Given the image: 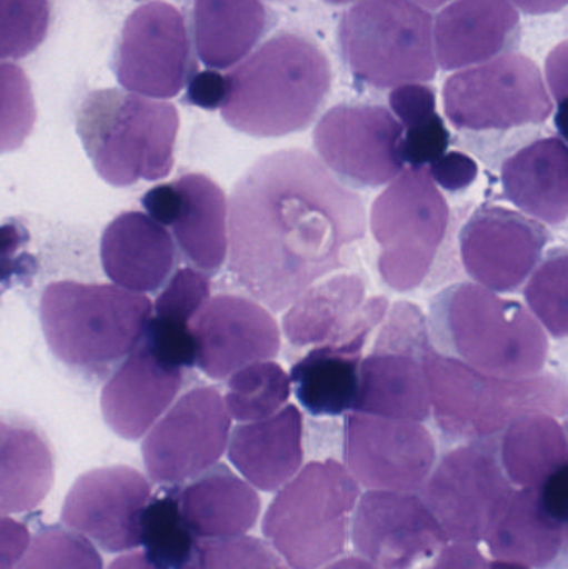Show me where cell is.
Returning <instances> with one entry per match:
<instances>
[{
	"label": "cell",
	"mask_w": 568,
	"mask_h": 569,
	"mask_svg": "<svg viewBox=\"0 0 568 569\" xmlns=\"http://www.w3.org/2000/svg\"><path fill=\"white\" fill-rule=\"evenodd\" d=\"M142 206L150 219L156 220L162 227L172 226L177 209H179V192H177L176 183H162V186L153 187L143 196Z\"/></svg>",
	"instance_id": "cell-50"
},
{
	"label": "cell",
	"mask_w": 568,
	"mask_h": 569,
	"mask_svg": "<svg viewBox=\"0 0 568 569\" xmlns=\"http://www.w3.org/2000/svg\"><path fill=\"white\" fill-rule=\"evenodd\" d=\"M427 569H489V563L476 545L452 543Z\"/></svg>",
	"instance_id": "cell-51"
},
{
	"label": "cell",
	"mask_w": 568,
	"mask_h": 569,
	"mask_svg": "<svg viewBox=\"0 0 568 569\" xmlns=\"http://www.w3.org/2000/svg\"><path fill=\"white\" fill-rule=\"evenodd\" d=\"M229 460L252 487L276 491L299 473L303 460V418L296 405L263 420L239 425L229 441Z\"/></svg>",
	"instance_id": "cell-23"
},
{
	"label": "cell",
	"mask_w": 568,
	"mask_h": 569,
	"mask_svg": "<svg viewBox=\"0 0 568 569\" xmlns=\"http://www.w3.org/2000/svg\"><path fill=\"white\" fill-rule=\"evenodd\" d=\"M177 498L183 521L196 538L239 537L259 520V495L222 465L200 475Z\"/></svg>",
	"instance_id": "cell-29"
},
{
	"label": "cell",
	"mask_w": 568,
	"mask_h": 569,
	"mask_svg": "<svg viewBox=\"0 0 568 569\" xmlns=\"http://www.w3.org/2000/svg\"><path fill=\"white\" fill-rule=\"evenodd\" d=\"M222 119L257 139L309 129L332 90L323 50L299 33L280 32L257 47L226 76Z\"/></svg>",
	"instance_id": "cell-2"
},
{
	"label": "cell",
	"mask_w": 568,
	"mask_h": 569,
	"mask_svg": "<svg viewBox=\"0 0 568 569\" xmlns=\"http://www.w3.org/2000/svg\"><path fill=\"white\" fill-rule=\"evenodd\" d=\"M179 209L172 229L177 246L197 270L216 276L229 253V200L203 173H187L176 180Z\"/></svg>",
	"instance_id": "cell-25"
},
{
	"label": "cell",
	"mask_w": 568,
	"mask_h": 569,
	"mask_svg": "<svg viewBox=\"0 0 568 569\" xmlns=\"http://www.w3.org/2000/svg\"><path fill=\"white\" fill-rule=\"evenodd\" d=\"M36 119L29 77L16 63L0 60V156L23 146Z\"/></svg>",
	"instance_id": "cell-38"
},
{
	"label": "cell",
	"mask_w": 568,
	"mask_h": 569,
	"mask_svg": "<svg viewBox=\"0 0 568 569\" xmlns=\"http://www.w3.org/2000/svg\"><path fill=\"white\" fill-rule=\"evenodd\" d=\"M366 233L367 210L356 190L309 150H276L233 186L229 270L253 300L282 311L349 266Z\"/></svg>",
	"instance_id": "cell-1"
},
{
	"label": "cell",
	"mask_w": 568,
	"mask_h": 569,
	"mask_svg": "<svg viewBox=\"0 0 568 569\" xmlns=\"http://www.w3.org/2000/svg\"><path fill=\"white\" fill-rule=\"evenodd\" d=\"M359 485L336 460L312 461L283 485L262 530L292 569H319L342 553Z\"/></svg>",
	"instance_id": "cell-7"
},
{
	"label": "cell",
	"mask_w": 568,
	"mask_h": 569,
	"mask_svg": "<svg viewBox=\"0 0 568 569\" xmlns=\"http://www.w3.org/2000/svg\"><path fill=\"white\" fill-rule=\"evenodd\" d=\"M343 455L357 483L370 490L413 491L436 463V441L419 421L350 411Z\"/></svg>",
	"instance_id": "cell-15"
},
{
	"label": "cell",
	"mask_w": 568,
	"mask_h": 569,
	"mask_svg": "<svg viewBox=\"0 0 568 569\" xmlns=\"http://www.w3.org/2000/svg\"><path fill=\"white\" fill-rule=\"evenodd\" d=\"M112 69L122 89L149 99H172L197 73L186 19L167 2H150L127 17Z\"/></svg>",
	"instance_id": "cell-13"
},
{
	"label": "cell",
	"mask_w": 568,
	"mask_h": 569,
	"mask_svg": "<svg viewBox=\"0 0 568 569\" xmlns=\"http://www.w3.org/2000/svg\"><path fill=\"white\" fill-rule=\"evenodd\" d=\"M390 109L403 129L417 126L437 113L436 90L423 83H402L389 96Z\"/></svg>",
	"instance_id": "cell-46"
},
{
	"label": "cell",
	"mask_w": 568,
	"mask_h": 569,
	"mask_svg": "<svg viewBox=\"0 0 568 569\" xmlns=\"http://www.w3.org/2000/svg\"><path fill=\"white\" fill-rule=\"evenodd\" d=\"M566 428L557 417L530 413L514 420L500 441V465L510 483L540 488L567 467Z\"/></svg>",
	"instance_id": "cell-33"
},
{
	"label": "cell",
	"mask_w": 568,
	"mask_h": 569,
	"mask_svg": "<svg viewBox=\"0 0 568 569\" xmlns=\"http://www.w3.org/2000/svg\"><path fill=\"white\" fill-rule=\"evenodd\" d=\"M509 2L529 16L560 12L567 6V0H509Z\"/></svg>",
	"instance_id": "cell-53"
},
{
	"label": "cell",
	"mask_w": 568,
	"mask_h": 569,
	"mask_svg": "<svg viewBox=\"0 0 568 569\" xmlns=\"http://www.w3.org/2000/svg\"><path fill=\"white\" fill-rule=\"evenodd\" d=\"M323 2L330 3V6H347V3H357L360 0H323Z\"/></svg>",
	"instance_id": "cell-58"
},
{
	"label": "cell",
	"mask_w": 568,
	"mask_h": 569,
	"mask_svg": "<svg viewBox=\"0 0 568 569\" xmlns=\"http://www.w3.org/2000/svg\"><path fill=\"white\" fill-rule=\"evenodd\" d=\"M359 378L353 411L419 423L432 413L422 357L372 348L360 361Z\"/></svg>",
	"instance_id": "cell-30"
},
{
	"label": "cell",
	"mask_w": 568,
	"mask_h": 569,
	"mask_svg": "<svg viewBox=\"0 0 568 569\" xmlns=\"http://www.w3.org/2000/svg\"><path fill=\"white\" fill-rule=\"evenodd\" d=\"M429 173L439 189L459 193L476 182L479 177V166L472 157L454 150V152H446L439 159L434 160L429 166Z\"/></svg>",
	"instance_id": "cell-47"
},
{
	"label": "cell",
	"mask_w": 568,
	"mask_h": 569,
	"mask_svg": "<svg viewBox=\"0 0 568 569\" xmlns=\"http://www.w3.org/2000/svg\"><path fill=\"white\" fill-rule=\"evenodd\" d=\"M363 350L366 345L357 341H332L303 355L289 375L299 403L313 417L356 410Z\"/></svg>",
	"instance_id": "cell-31"
},
{
	"label": "cell",
	"mask_w": 568,
	"mask_h": 569,
	"mask_svg": "<svg viewBox=\"0 0 568 569\" xmlns=\"http://www.w3.org/2000/svg\"><path fill=\"white\" fill-rule=\"evenodd\" d=\"M402 137L403 127L386 107L340 103L320 117L313 147L343 186L373 189L406 169Z\"/></svg>",
	"instance_id": "cell-12"
},
{
	"label": "cell",
	"mask_w": 568,
	"mask_h": 569,
	"mask_svg": "<svg viewBox=\"0 0 568 569\" xmlns=\"http://www.w3.org/2000/svg\"><path fill=\"white\" fill-rule=\"evenodd\" d=\"M140 540L147 560L157 569H180L186 563L196 537L183 521L176 491L166 490L147 505L140 520Z\"/></svg>",
	"instance_id": "cell-35"
},
{
	"label": "cell",
	"mask_w": 568,
	"mask_h": 569,
	"mask_svg": "<svg viewBox=\"0 0 568 569\" xmlns=\"http://www.w3.org/2000/svg\"><path fill=\"white\" fill-rule=\"evenodd\" d=\"M109 569H157L147 560L146 553H129L123 557L116 558L112 563L109 565Z\"/></svg>",
	"instance_id": "cell-54"
},
{
	"label": "cell",
	"mask_w": 568,
	"mask_h": 569,
	"mask_svg": "<svg viewBox=\"0 0 568 569\" xmlns=\"http://www.w3.org/2000/svg\"><path fill=\"white\" fill-rule=\"evenodd\" d=\"M410 2L417 3L426 10H437L447 6V3L454 2V0H410Z\"/></svg>",
	"instance_id": "cell-56"
},
{
	"label": "cell",
	"mask_w": 568,
	"mask_h": 569,
	"mask_svg": "<svg viewBox=\"0 0 568 569\" xmlns=\"http://www.w3.org/2000/svg\"><path fill=\"white\" fill-rule=\"evenodd\" d=\"M276 17L262 0H196L193 46L203 66L229 70L253 52Z\"/></svg>",
	"instance_id": "cell-26"
},
{
	"label": "cell",
	"mask_w": 568,
	"mask_h": 569,
	"mask_svg": "<svg viewBox=\"0 0 568 569\" xmlns=\"http://www.w3.org/2000/svg\"><path fill=\"white\" fill-rule=\"evenodd\" d=\"M547 77L556 102L562 103L567 92V43H560L547 60Z\"/></svg>",
	"instance_id": "cell-52"
},
{
	"label": "cell",
	"mask_w": 568,
	"mask_h": 569,
	"mask_svg": "<svg viewBox=\"0 0 568 569\" xmlns=\"http://www.w3.org/2000/svg\"><path fill=\"white\" fill-rule=\"evenodd\" d=\"M230 420L217 388L187 391L143 440L149 477L156 483L180 485L216 467L229 445Z\"/></svg>",
	"instance_id": "cell-14"
},
{
	"label": "cell",
	"mask_w": 568,
	"mask_h": 569,
	"mask_svg": "<svg viewBox=\"0 0 568 569\" xmlns=\"http://www.w3.org/2000/svg\"><path fill=\"white\" fill-rule=\"evenodd\" d=\"M450 209L429 166L406 167L370 207L369 227L380 246V279L392 290H416L429 277L449 232Z\"/></svg>",
	"instance_id": "cell-9"
},
{
	"label": "cell",
	"mask_w": 568,
	"mask_h": 569,
	"mask_svg": "<svg viewBox=\"0 0 568 569\" xmlns=\"http://www.w3.org/2000/svg\"><path fill=\"white\" fill-rule=\"evenodd\" d=\"M180 569H290L259 538H199Z\"/></svg>",
	"instance_id": "cell-37"
},
{
	"label": "cell",
	"mask_w": 568,
	"mask_h": 569,
	"mask_svg": "<svg viewBox=\"0 0 568 569\" xmlns=\"http://www.w3.org/2000/svg\"><path fill=\"white\" fill-rule=\"evenodd\" d=\"M142 343L170 367H196L197 347L190 325L163 317L150 318Z\"/></svg>",
	"instance_id": "cell-43"
},
{
	"label": "cell",
	"mask_w": 568,
	"mask_h": 569,
	"mask_svg": "<svg viewBox=\"0 0 568 569\" xmlns=\"http://www.w3.org/2000/svg\"><path fill=\"white\" fill-rule=\"evenodd\" d=\"M199 367L207 377L226 380L256 361L273 360L282 340L277 321L259 301L217 295L190 321Z\"/></svg>",
	"instance_id": "cell-18"
},
{
	"label": "cell",
	"mask_w": 568,
	"mask_h": 569,
	"mask_svg": "<svg viewBox=\"0 0 568 569\" xmlns=\"http://www.w3.org/2000/svg\"><path fill=\"white\" fill-rule=\"evenodd\" d=\"M26 525L12 518L0 517V569H16L29 547Z\"/></svg>",
	"instance_id": "cell-49"
},
{
	"label": "cell",
	"mask_w": 568,
	"mask_h": 569,
	"mask_svg": "<svg viewBox=\"0 0 568 569\" xmlns=\"http://www.w3.org/2000/svg\"><path fill=\"white\" fill-rule=\"evenodd\" d=\"M182 385L183 370L163 363L140 341L103 387V420L119 437L139 440L169 410Z\"/></svg>",
	"instance_id": "cell-21"
},
{
	"label": "cell",
	"mask_w": 568,
	"mask_h": 569,
	"mask_svg": "<svg viewBox=\"0 0 568 569\" xmlns=\"http://www.w3.org/2000/svg\"><path fill=\"white\" fill-rule=\"evenodd\" d=\"M504 196L520 213L547 226H562L568 216L566 140H534L504 162Z\"/></svg>",
	"instance_id": "cell-24"
},
{
	"label": "cell",
	"mask_w": 568,
	"mask_h": 569,
	"mask_svg": "<svg viewBox=\"0 0 568 569\" xmlns=\"http://www.w3.org/2000/svg\"><path fill=\"white\" fill-rule=\"evenodd\" d=\"M352 76L376 89L429 82L436 77L434 17L410 0H360L339 26Z\"/></svg>",
	"instance_id": "cell-8"
},
{
	"label": "cell",
	"mask_w": 568,
	"mask_h": 569,
	"mask_svg": "<svg viewBox=\"0 0 568 569\" xmlns=\"http://www.w3.org/2000/svg\"><path fill=\"white\" fill-rule=\"evenodd\" d=\"M434 348L429 320L416 303L397 301L380 323L373 350L406 351L422 357Z\"/></svg>",
	"instance_id": "cell-41"
},
{
	"label": "cell",
	"mask_w": 568,
	"mask_h": 569,
	"mask_svg": "<svg viewBox=\"0 0 568 569\" xmlns=\"http://www.w3.org/2000/svg\"><path fill=\"white\" fill-rule=\"evenodd\" d=\"M27 242L29 233L19 222L0 226V293L13 282H27L36 273V259L23 252Z\"/></svg>",
	"instance_id": "cell-45"
},
{
	"label": "cell",
	"mask_w": 568,
	"mask_h": 569,
	"mask_svg": "<svg viewBox=\"0 0 568 569\" xmlns=\"http://www.w3.org/2000/svg\"><path fill=\"white\" fill-rule=\"evenodd\" d=\"M323 569H380L377 568L376 565L370 563V561L362 560V558H343V560L336 561V563L329 565Z\"/></svg>",
	"instance_id": "cell-55"
},
{
	"label": "cell",
	"mask_w": 568,
	"mask_h": 569,
	"mask_svg": "<svg viewBox=\"0 0 568 569\" xmlns=\"http://www.w3.org/2000/svg\"><path fill=\"white\" fill-rule=\"evenodd\" d=\"M442 96L447 119L466 132L542 126L554 112L539 67L517 52L459 70L444 83Z\"/></svg>",
	"instance_id": "cell-10"
},
{
	"label": "cell",
	"mask_w": 568,
	"mask_h": 569,
	"mask_svg": "<svg viewBox=\"0 0 568 569\" xmlns=\"http://www.w3.org/2000/svg\"><path fill=\"white\" fill-rule=\"evenodd\" d=\"M53 483V453L46 435L22 418L0 415V517L27 513Z\"/></svg>",
	"instance_id": "cell-28"
},
{
	"label": "cell",
	"mask_w": 568,
	"mask_h": 569,
	"mask_svg": "<svg viewBox=\"0 0 568 569\" xmlns=\"http://www.w3.org/2000/svg\"><path fill=\"white\" fill-rule=\"evenodd\" d=\"M520 16L509 0H454L434 20V50L444 70L489 62L520 46Z\"/></svg>",
	"instance_id": "cell-20"
},
{
	"label": "cell",
	"mask_w": 568,
	"mask_h": 569,
	"mask_svg": "<svg viewBox=\"0 0 568 569\" xmlns=\"http://www.w3.org/2000/svg\"><path fill=\"white\" fill-rule=\"evenodd\" d=\"M489 569H530V567L516 561L497 560L489 565Z\"/></svg>",
	"instance_id": "cell-57"
},
{
	"label": "cell",
	"mask_w": 568,
	"mask_h": 569,
	"mask_svg": "<svg viewBox=\"0 0 568 569\" xmlns=\"http://www.w3.org/2000/svg\"><path fill=\"white\" fill-rule=\"evenodd\" d=\"M429 331L437 351L496 377H534L549 358V338L529 308L477 283L440 291Z\"/></svg>",
	"instance_id": "cell-3"
},
{
	"label": "cell",
	"mask_w": 568,
	"mask_h": 569,
	"mask_svg": "<svg viewBox=\"0 0 568 569\" xmlns=\"http://www.w3.org/2000/svg\"><path fill=\"white\" fill-rule=\"evenodd\" d=\"M450 132L439 113L403 129L402 159L406 167L430 166L449 150Z\"/></svg>",
	"instance_id": "cell-44"
},
{
	"label": "cell",
	"mask_w": 568,
	"mask_h": 569,
	"mask_svg": "<svg viewBox=\"0 0 568 569\" xmlns=\"http://www.w3.org/2000/svg\"><path fill=\"white\" fill-rule=\"evenodd\" d=\"M226 97L227 79L219 70L209 69L197 72L187 83V102L200 109H220Z\"/></svg>",
	"instance_id": "cell-48"
},
{
	"label": "cell",
	"mask_w": 568,
	"mask_h": 569,
	"mask_svg": "<svg viewBox=\"0 0 568 569\" xmlns=\"http://www.w3.org/2000/svg\"><path fill=\"white\" fill-rule=\"evenodd\" d=\"M210 297L209 276L197 269H182L170 277L156 301L157 317L190 325Z\"/></svg>",
	"instance_id": "cell-42"
},
{
	"label": "cell",
	"mask_w": 568,
	"mask_h": 569,
	"mask_svg": "<svg viewBox=\"0 0 568 569\" xmlns=\"http://www.w3.org/2000/svg\"><path fill=\"white\" fill-rule=\"evenodd\" d=\"M50 0H0V60L32 53L49 32Z\"/></svg>",
	"instance_id": "cell-40"
},
{
	"label": "cell",
	"mask_w": 568,
	"mask_h": 569,
	"mask_svg": "<svg viewBox=\"0 0 568 569\" xmlns=\"http://www.w3.org/2000/svg\"><path fill=\"white\" fill-rule=\"evenodd\" d=\"M549 243L542 223L507 207H480L460 232L467 276L496 293L519 290L536 270Z\"/></svg>",
	"instance_id": "cell-16"
},
{
	"label": "cell",
	"mask_w": 568,
	"mask_h": 569,
	"mask_svg": "<svg viewBox=\"0 0 568 569\" xmlns=\"http://www.w3.org/2000/svg\"><path fill=\"white\" fill-rule=\"evenodd\" d=\"M494 448L484 440L454 448L430 471L422 500L452 543L486 540L512 495Z\"/></svg>",
	"instance_id": "cell-11"
},
{
	"label": "cell",
	"mask_w": 568,
	"mask_h": 569,
	"mask_svg": "<svg viewBox=\"0 0 568 569\" xmlns=\"http://www.w3.org/2000/svg\"><path fill=\"white\" fill-rule=\"evenodd\" d=\"M179 123L172 103L122 89L93 90L77 110L83 149L113 187L166 179L172 172Z\"/></svg>",
	"instance_id": "cell-5"
},
{
	"label": "cell",
	"mask_w": 568,
	"mask_h": 569,
	"mask_svg": "<svg viewBox=\"0 0 568 569\" xmlns=\"http://www.w3.org/2000/svg\"><path fill=\"white\" fill-rule=\"evenodd\" d=\"M360 273H332L307 288L286 311L282 331L292 347H319L352 325L367 300Z\"/></svg>",
	"instance_id": "cell-32"
},
{
	"label": "cell",
	"mask_w": 568,
	"mask_h": 569,
	"mask_svg": "<svg viewBox=\"0 0 568 569\" xmlns=\"http://www.w3.org/2000/svg\"><path fill=\"white\" fill-rule=\"evenodd\" d=\"M152 485L130 467H106L77 478L63 500L62 521L106 553L136 550Z\"/></svg>",
	"instance_id": "cell-17"
},
{
	"label": "cell",
	"mask_w": 568,
	"mask_h": 569,
	"mask_svg": "<svg viewBox=\"0 0 568 569\" xmlns=\"http://www.w3.org/2000/svg\"><path fill=\"white\" fill-rule=\"evenodd\" d=\"M100 260L107 277L126 290L157 291L172 276L176 246L147 213L126 212L103 230Z\"/></svg>",
	"instance_id": "cell-22"
},
{
	"label": "cell",
	"mask_w": 568,
	"mask_h": 569,
	"mask_svg": "<svg viewBox=\"0 0 568 569\" xmlns=\"http://www.w3.org/2000/svg\"><path fill=\"white\" fill-rule=\"evenodd\" d=\"M152 301L113 284L62 280L50 283L40 300L47 345L62 363L77 370H106L129 357L146 335Z\"/></svg>",
	"instance_id": "cell-6"
},
{
	"label": "cell",
	"mask_w": 568,
	"mask_h": 569,
	"mask_svg": "<svg viewBox=\"0 0 568 569\" xmlns=\"http://www.w3.org/2000/svg\"><path fill=\"white\" fill-rule=\"evenodd\" d=\"M430 411L444 433L487 440L524 415L566 417L567 383L554 373L502 378L430 348L422 358Z\"/></svg>",
	"instance_id": "cell-4"
},
{
	"label": "cell",
	"mask_w": 568,
	"mask_h": 569,
	"mask_svg": "<svg viewBox=\"0 0 568 569\" xmlns=\"http://www.w3.org/2000/svg\"><path fill=\"white\" fill-rule=\"evenodd\" d=\"M16 569H103V561L87 538L46 527L33 535Z\"/></svg>",
	"instance_id": "cell-39"
},
{
	"label": "cell",
	"mask_w": 568,
	"mask_h": 569,
	"mask_svg": "<svg viewBox=\"0 0 568 569\" xmlns=\"http://www.w3.org/2000/svg\"><path fill=\"white\" fill-rule=\"evenodd\" d=\"M353 545L380 569H410L447 543L422 498L410 491H367L353 518Z\"/></svg>",
	"instance_id": "cell-19"
},
{
	"label": "cell",
	"mask_w": 568,
	"mask_h": 569,
	"mask_svg": "<svg viewBox=\"0 0 568 569\" xmlns=\"http://www.w3.org/2000/svg\"><path fill=\"white\" fill-rule=\"evenodd\" d=\"M527 280L524 295L530 313L550 337L564 340L568 328L567 250L564 247L550 250Z\"/></svg>",
	"instance_id": "cell-36"
},
{
	"label": "cell",
	"mask_w": 568,
	"mask_h": 569,
	"mask_svg": "<svg viewBox=\"0 0 568 569\" xmlns=\"http://www.w3.org/2000/svg\"><path fill=\"white\" fill-rule=\"evenodd\" d=\"M292 395L289 373L273 360L256 361L229 377L223 403L230 418L249 423L282 410Z\"/></svg>",
	"instance_id": "cell-34"
},
{
	"label": "cell",
	"mask_w": 568,
	"mask_h": 569,
	"mask_svg": "<svg viewBox=\"0 0 568 569\" xmlns=\"http://www.w3.org/2000/svg\"><path fill=\"white\" fill-rule=\"evenodd\" d=\"M497 560L547 568L564 550L567 521L540 500L536 488L514 490L486 537Z\"/></svg>",
	"instance_id": "cell-27"
}]
</instances>
